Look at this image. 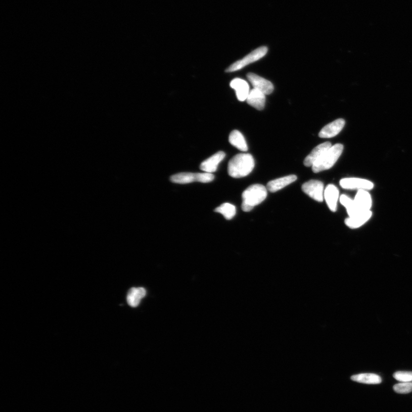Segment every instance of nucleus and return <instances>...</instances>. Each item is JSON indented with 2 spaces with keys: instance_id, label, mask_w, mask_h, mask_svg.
<instances>
[{
  "instance_id": "obj_1",
  "label": "nucleus",
  "mask_w": 412,
  "mask_h": 412,
  "mask_svg": "<svg viewBox=\"0 0 412 412\" xmlns=\"http://www.w3.org/2000/svg\"><path fill=\"white\" fill-rule=\"evenodd\" d=\"M255 166L253 156L249 154H239L233 157L229 163L228 173L234 178L245 177L250 174Z\"/></svg>"
},
{
  "instance_id": "obj_2",
  "label": "nucleus",
  "mask_w": 412,
  "mask_h": 412,
  "mask_svg": "<svg viewBox=\"0 0 412 412\" xmlns=\"http://www.w3.org/2000/svg\"><path fill=\"white\" fill-rule=\"evenodd\" d=\"M267 195V188L264 185L260 184L250 185L243 192L242 209L245 212H249L263 202Z\"/></svg>"
},
{
  "instance_id": "obj_3",
  "label": "nucleus",
  "mask_w": 412,
  "mask_h": 412,
  "mask_svg": "<svg viewBox=\"0 0 412 412\" xmlns=\"http://www.w3.org/2000/svg\"><path fill=\"white\" fill-rule=\"evenodd\" d=\"M343 149L344 145L341 144H336L331 146L313 165L312 166L313 172L319 173L331 169L340 158Z\"/></svg>"
},
{
  "instance_id": "obj_4",
  "label": "nucleus",
  "mask_w": 412,
  "mask_h": 412,
  "mask_svg": "<svg viewBox=\"0 0 412 412\" xmlns=\"http://www.w3.org/2000/svg\"><path fill=\"white\" fill-rule=\"evenodd\" d=\"M214 179V176L210 173H182L174 175L171 177V181L178 184H187L195 182L206 183L212 182Z\"/></svg>"
},
{
  "instance_id": "obj_5",
  "label": "nucleus",
  "mask_w": 412,
  "mask_h": 412,
  "mask_svg": "<svg viewBox=\"0 0 412 412\" xmlns=\"http://www.w3.org/2000/svg\"><path fill=\"white\" fill-rule=\"evenodd\" d=\"M268 49L266 46H261L255 49L242 59L237 61L234 64L230 65L226 72H232L240 70L247 65L254 63L264 57L268 52Z\"/></svg>"
},
{
  "instance_id": "obj_6",
  "label": "nucleus",
  "mask_w": 412,
  "mask_h": 412,
  "mask_svg": "<svg viewBox=\"0 0 412 412\" xmlns=\"http://www.w3.org/2000/svg\"><path fill=\"white\" fill-rule=\"evenodd\" d=\"M323 184L322 182L311 180L302 185V189L306 194L309 195L312 199L320 202H322L323 200L324 191Z\"/></svg>"
},
{
  "instance_id": "obj_7",
  "label": "nucleus",
  "mask_w": 412,
  "mask_h": 412,
  "mask_svg": "<svg viewBox=\"0 0 412 412\" xmlns=\"http://www.w3.org/2000/svg\"><path fill=\"white\" fill-rule=\"evenodd\" d=\"M340 185L342 188L346 189H363V190H370L374 187V184L370 181L358 178H348L342 179L340 181Z\"/></svg>"
},
{
  "instance_id": "obj_8",
  "label": "nucleus",
  "mask_w": 412,
  "mask_h": 412,
  "mask_svg": "<svg viewBox=\"0 0 412 412\" xmlns=\"http://www.w3.org/2000/svg\"><path fill=\"white\" fill-rule=\"evenodd\" d=\"M247 78L254 87V89L261 91L265 95L271 94L274 91V86L273 84L260 76L253 73H249L247 75Z\"/></svg>"
},
{
  "instance_id": "obj_9",
  "label": "nucleus",
  "mask_w": 412,
  "mask_h": 412,
  "mask_svg": "<svg viewBox=\"0 0 412 412\" xmlns=\"http://www.w3.org/2000/svg\"><path fill=\"white\" fill-rule=\"evenodd\" d=\"M345 124L344 119L335 120L334 122L328 124L320 130L319 137L322 138H331L337 136L343 129Z\"/></svg>"
},
{
  "instance_id": "obj_10",
  "label": "nucleus",
  "mask_w": 412,
  "mask_h": 412,
  "mask_svg": "<svg viewBox=\"0 0 412 412\" xmlns=\"http://www.w3.org/2000/svg\"><path fill=\"white\" fill-rule=\"evenodd\" d=\"M225 156L223 151L218 152L203 162L200 165V169L205 173L212 174L216 172L219 165L224 159Z\"/></svg>"
},
{
  "instance_id": "obj_11",
  "label": "nucleus",
  "mask_w": 412,
  "mask_h": 412,
  "mask_svg": "<svg viewBox=\"0 0 412 412\" xmlns=\"http://www.w3.org/2000/svg\"><path fill=\"white\" fill-rule=\"evenodd\" d=\"M331 146V144L328 141L317 145L313 149L311 154L306 156L304 160V165L306 167L313 166Z\"/></svg>"
},
{
  "instance_id": "obj_12",
  "label": "nucleus",
  "mask_w": 412,
  "mask_h": 412,
  "mask_svg": "<svg viewBox=\"0 0 412 412\" xmlns=\"http://www.w3.org/2000/svg\"><path fill=\"white\" fill-rule=\"evenodd\" d=\"M354 201L357 207L362 212L370 211L372 205V200L369 193L363 189L358 191Z\"/></svg>"
},
{
  "instance_id": "obj_13",
  "label": "nucleus",
  "mask_w": 412,
  "mask_h": 412,
  "mask_svg": "<svg viewBox=\"0 0 412 412\" xmlns=\"http://www.w3.org/2000/svg\"><path fill=\"white\" fill-rule=\"evenodd\" d=\"M230 86L232 89L235 90L237 98L240 101L246 100L250 90L249 86L245 80L236 78L232 80Z\"/></svg>"
},
{
  "instance_id": "obj_14",
  "label": "nucleus",
  "mask_w": 412,
  "mask_h": 412,
  "mask_svg": "<svg viewBox=\"0 0 412 412\" xmlns=\"http://www.w3.org/2000/svg\"><path fill=\"white\" fill-rule=\"evenodd\" d=\"M246 101L251 107L258 110H263L265 106V94L261 91L254 89L250 91Z\"/></svg>"
},
{
  "instance_id": "obj_15",
  "label": "nucleus",
  "mask_w": 412,
  "mask_h": 412,
  "mask_svg": "<svg viewBox=\"0 0 412 412\" xmlns=\"http://www.w3.org/2000/svg\"><path fill=\"white\" fill-rule=\"evenodd\" d=\"M324 198L329 209L335 212L337 210L339 191L333 184L328 185L324 191Z\"/></svg>"
},
{
  "instance_id": "obj_16",
  "label": "nucleus",
  "mask_w": 412,
  "mask_h": 412,
  "mask_svg": "<svg viewBox=\"0 0 412 412\" xmlns=\"http://www.w3.org/2000/svg\"><path fill=\"white\" fill-rule=\"evenodd\" d=\"M371 216H372V213L370 210L365 211V212L357 214L355 216L346 219L345 223L350 228H359L366 223Z\"/></svg>"
},
{
  "instance_id": "obj_17",
  "label": "nucleus",
  "mask_w": 412,
  "mask_h": 412,
  "mask_svg": "<svg viewBox=\"0 0 412 412\" xmlns=\"http://www.w3.org/2000/svg\"><path fill=\"white\" fill-rule=\"evenodd\" d=\"M297 180V177L294 175L276 179L269 182L267 188L269 191L275 192L293 183Z\"/></svg>"
},
{
  "instance_id": "obj_18",
  "label": "nucleus",
  "mask_w": 412,
  "mask_h": 412,
  "mask_svg": "<svg viewBox=\"0 0 412 412\" xmlns=\"http://www.w3.org/2000/svg\"><path fill=\"white\" fill-rule=\"evenodd\" d=\"M146 295V290L143 287H133L129 290L127 297L128 304L131 307L136 308Z\"/></svg>"
},
{
  "instance_id": "obj_19",
  "label": "nucleus",
  "mask_w": 412,
  "mask_h": 412,
  "mask_svg": "<svg viewBox=\"0 0 412 412\" xmlns=\"http://www.w3.org/2000/svg\"><path fill=\"white\" fill-rule=\"evenodd\" d=\"M229 142L233 146L241 151H247L248 147L243 135L238 130L232 131L229 136Z\"/></svg>"
},
{
  "instance_id": "obj_20",
  "label": "nucleus",
  "mask_w": 412,
  "mask_h": 412,
  "mask_svg": "<svg viewBox=\"0 0 412 412\" xmlns=\"http://www.w3.org/2000/svg\"><path fill=\"white\" fill-rule=\"evenodd\" d=\"M351 380L366 384H379L382 382L378 375L373 373H363L352 375Z\"/></svg>"
},
{
  "instance_id": "obj_21",
  "label": "nucleus",
  "mask_w": 412,
  "mask_h": 412,
  "mask_svg": "<svg viewBox=\"0 0 412 412\" xmlns=\"http://www.w3.org/2000/svg\"><path fill=\"white\" fill-rule=\"evenodd\" d=\"M340 201L347 210L349 217L355 216V215L362 213V211H360L357 207L354 200L350 198L348 196L342 195L340 198Z\"/></svg>"
},
{
  "instance_id": "obj_22",
  "label": "nucleus",
  "mask_w": 412,
  "mask_h": 412,
  "mask_svg": "<svg viewBox=\"0 0 412 412\" xmlns=\"http://www.w3.org/2000/svg\"><path fill=\"white\" fill-rule=\"evenodd\" d=\"M215 211L223 215L226 220H230L235 216L236 208L230 203H225L217 207Z\"/></svg>"
},
{
  "instance_id": "obj_23",
  "label": "nucleus",
  "mask_w": 412,
  "mask_h": 412,
  "mask_svg": "<svg viewBox=\"0 0 412 412\" xmlns=\"http://www.w3.org/2000/svg\"><path fill=\"white\" fill-rule=\"evenodd\" d=\"M394 391L399 394H408L412 392V382H402L393 386Z\"/></svg>"
},
{
  "instance_id": "obj_24",
  "label": "nucleus",
  "mask_w": 412,
  "mask_h": 412,
  "mask_svg": "<svg viewBox=\"0 0 412 412\" xmlns=\"http://www.w3.org/2000/svg\"><path fill=\"white\" fill-rule=\"evenodd\" d=\"M393 377L402 382H412V372L411 371H397L393 374Z\"/></svg>"
}]
</instances>
